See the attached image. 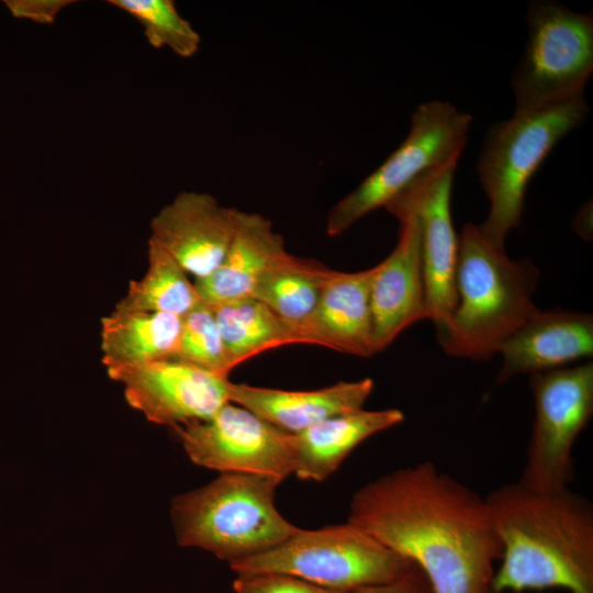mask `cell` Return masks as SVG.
Returning <instances> with one entry per match:
<instances>
[{
	"mask_svg": "<svg viewBox=\"0 0 593 593\" xmlns=\"http://www.w3.org/2000/svg\"><path fill=\"white\" fill-rule=\"evenodd\" d=\"M100 325L101 361L107 369L172 358L181 317L166 313L113 310L101 318Z\"/></svg>",
	"mask_w": 593,
	"mask_h": 593,
	"instance_id": "ffe728a7",
	"label": "cell"
},
{
	"mask_svg": "<svg viewBox=\"0 0 593 593\" xmlns=\"http://www.w3.org/2000/svg\"><path fill=\"white\" fill-rule=\"evenodd\" d=\"M457 165L432 171L385 205L388 212L409 210L418 221L428 320L443 329L457 304L458 236L450 198Z\"/></svg>",
	"mask_w": 593,
	"mask_h": 593,
	"instance_id": "7c38bea8",
	"label": "cell"
},
{
	"mask_svg": "<svg viewBox=\"0 0 593 593\" xmlns=\"http://www.w3.org/2000/svg\"><path fill=\"white\" fill-rule=\"evenodd\" d=\"M472 116L446 101L419 104L406 138L328 212L326 232L338 236L372 211L385 208L423 176L457 165Z\"/></svg>",
	"mask_w": 593,
	"mask_h": 593,
	"instance_id": "52a82bcc",
	"label": "cell"
},
{
	"mask_svg": "<svg viewBox=\"0 0 593 593\" xmlns=\"http://www.w3.org/2000/svg\"><path fill=\"white\" fill-rule=\"evenodd\" d=\"M328 272L329 268L317 261L288 253L260 278L253 298L294 327L300 335V327L318 303Z\"/></svg>",
	"mask_w": 593,
	"mask_h": 593,
	"instance_id": "7402d4cb",
	"label": "cell"
},
{
	"mask_svg": "<svg viewBox=\"0 0 593 593\" xmlns=\"http://www.w3.org/2000/svg\"><path fill=\"white\" fill-rule=\"evenodd\" d=\"M235 593H343L280 573L237 574Z\"/></svg>",
	"mask_w": 593,
	"mask_h": 593,
	"instance_id": "484cf974",
	"label": "cell"
},
{
	"mask_svg": "<svg viewBox=\"0 0 593 593\" xmlns=\"http://www.w3.org/2000/svg\"><path fill=\"white\" fill-rule=\"evenodd\" d=\"M348 522L417 567L433 593H492L502 545L485 497L430 461L361 486Z\"/></svg>",
	"mask_w": 593,
	"mask_h": 593,
	"instance_id": "6da1fadb",
	"label": "cell"
},
{
	"mask_svg": "<svg viewBox=\"0 0 593 593\" xmlns=\"http://www.w3.org/2000/svg\"><path fill=\"white\" fill-rule=\"evenodd\" d=\"M236 208L222 205L206 192L183 191L150 221V237L194 280L222 262L233 237Z\"/></svg>",
	"mask_w": 593,
	"mask_h": 593,
	"instance_id": "4fadbf2b",
	"label": "cell"
},
{
	"mask_svg": "<svg viewBox=\"0 0 593 593\" xmlns=\"http://www.w3.org/2000/svg\"><path fill=\"white\" fill-rule=\"evenodd\" d=\"M198 368L228 376L223 340L214 312L201 301L181 317L178 345L172 357Z\"/></svg>",
	"mask_w": 593,
	"mask_h": 593,
	"instance_id": "d4e9b609",
	"label": "cell"
},
{
	"mask_svg": "<svg viewBox=\"0 0 593 593\" xmlns=\"http://www.w3.org/2000/svg\"><path fill=\"white\" fill-rule=\"evenodd\" d=\"M374 267L342 272L329 269L318 303L300 327L304 344L370 357L376 354L370 288Z\"/></svg>",
	"mask_w": 593,
	"mask_h": 593,
	"instance_id": "2e32d148",
	"label": "cell"
},
{
	"mask_svg": "<svg viewBox=\"0 0 593 593\" xmlns=\"http://www.w3.org/2000/svg\"><path fill=\"white\" fill-rule=\"evenodd\" d=\"M201 298L183 268L163 248L148 240L147 269L131 280L127 291L115 304L120 312L166 313L182 317Z\"/></svg>",
	"mask_w": 593,
	"mask_h": 593,
	"instance_id": "603a6c76",
	"label": "cell"
},
{
	"mask_svg": "<svg viewBox=\"0 0 593 593\" xmlns=\"http://www.w3.org/2000/svg\"><path fill=\"white\" fill-rule=\"evenodd\" d=\"M371 378L342 381L316 390H282L230 381V402L238 404L272 426L298 434L324 419L363 409L372 393Z\"/></svg>",
	"mask_w": 593,
	"mask_h": 593,
	"instance_id": "e0dca14e",
	"label": "cell"
},
{
	"mask_svg": "<svg viewBox=\"0 0 593 593\" xmlns=\"http://www.w3.org/2000/svg\"><path fill=\"white\" fill-rule=\"evenodd\" d=\"M279 481L248 473H221L209 484L174 499L178 542L230 563L264 553L300 528L275 505Z\"/></svg>",
	"mask_w": 593,
	"mask_h": 593,
	"instance_id": "277c9868",
	"label": "cell"
},
{
	"mask_svg": "<svg viewBox=\"0 0 593 593\" xmlns=\"http://www.w3.org/2000/svg\"><path fill=\"white\" fill-rule=\"evenodd\" d=\"M493 593V592H492Z\"/></svg>",
	"mask_w": 593,
	"mask_h": 593,
	"instance_id": "f1b7e54d",
	"label": "cell"
},
{
	"mask_svg": "<svg viewBox=\"0 0 593 593\" xmlns=\"http://www.w3.org/2000/svg\"><path fill=\"white\" fill-rule=\"evenodd\" d=\"M210 305L231 370L265 350L302 343L294 327L255 298Z\"/></svg>",
	"mask_w": 593,
	"mask_h": 593,
	"instance_id": "44dd1931",
	"label": "cell"
},
{
	"mask_svg": "<svg viewBox=\"0 0 593 593\" xmlns=\"http://www.w3.org/2000/svg\"><path fill=\"white\" fill-rule=\"evenodd\" d=\"M350 593H433L423 572L415 567L406 575L393 582L359 588Z\"/></svg>",
	"mask_w": 593,
	"mask_h": 593,
	"instance_id": "83f0119b",
	"label": "cell"
},
{
	"mask_svg": "<svg viewBox=\"0 0 593 593\" xmlns=\"http://www.w3.org/2000/svg\"><path fill=\"white\" fill-rule=\"evenodd\" d=\"M126 402L149 422L171 427L213 416L230 402L228 376L167 358L107 368Z\"/></svg>",
	"mask_w": 593,
	"mask_h": 593,
	"instance_id": "8fae6325",
	"label": "cell"
},
{
	"mask_svg": "<svg viewBox=\"0 0 593 593\" xmlns=\"http://www.w3.org/2000/svg\"><path fill=\"white\" fill-rule=\"evenodd\" d=\"M230 566L237 574H288L343 593L393 582L415 568L349 522L300 528L279 546Z\"/></svg>",
	"mask_w": 593,
	"mask_h": 593,
	"instance_id": "8992f818",
	"label": "cell"
},
{
	"mask_svg": "<svg viewBox=\"0 0 593 593\" xmlns=\"http://www.w3.org/2000/svg\"><path fill=\"white\" fill-rule=\"evenodd\" d=\"M502 545L493 593L559 588L593 593V506L563 488L536 491L519 482L485 497Z\"/></svg>",
	"mask_w": 593,
	"mask_h": 593,
	"instance_id": "7a4b0ae2",
	"label": "cell"
},
{
	"mask_svg": "<svg viewBox=\"0 0 593 593\" xmlns=\"http://www.w3.org/2000/svg\"><path fill=\"white\" fill-rule=\"evenodd\" d=\"M497 384L516 374L546 372L593 355V316L538 310L500 348Z\"/></svg>",
	"mask_w": 593,
	"mask_h": 593,
	"instance_id": "9a60e30c",
	"label": "cell"
},
{
	"mask_svg": "<svg viewBox=\"0 0 593 593\" xmlns=\"http://www.w3.org/2000/svg\"><path fill=\"white\" fill-rule=\"evenodd\" d=\"M189 458L221 473L268 477L280 483L294 473L292 434L228 402L213 416L174 427Z\"/></svg>",
	"mask_w": 593,
	"mask_h": 593,
	"instance_id": "30bf717a",
	"label": "cell"
},
{
	"mask_svg": "<svg viewBox=\"0 0 593 593\" xmlns=\"http://www.w3.org/2000/svg\"><path fill=\"white\" fill-rule=\"evenodd\" d=\"M539 271L529 260H513L467 223L458 236L457 304L437 338L449 356L488 359L539 309L533 293Z\"/></svg>",
	"mask_w": 593,
	"mask_h": 593,
	"instance_id": "3957f363",
	"label": "cell"
},
{
	"mask_svg": "<svg viewBox=\"0 0 593 593\" xmlns=\"http://www.w3.org/2000/svg\"><path fill=\"white\" fill-rule=\"evenodd\" d=\"M535 418L518 480L536 491L568 488L572 449L593 414V363L530 374Z\"/></svg>",
	"mask_w": 593,
	"mask_h": 593,
	"instance_id": "9c48e42d",
	"label": "cell"
},
{
	"mask_svg": "<svg viewBox=\"0 0 593 593\" xmlns=\"http://www.w3.org/2000/svg\"><path fill=\"white\" fill-rule=\"evenodd\" d=\"M589 113L583 96L541 109L514 113L491 126L477 161L479 180L490 201L482 235L504 246L521 223L529 180L556 144L579 127Z\"/></svg>",
	"mask_w": 593,
	"mask_h": 593,
	"instance_id": "5b68a950",
	"label": "cell"
},
{
	"mask_svg": "<svg viewBox=\"0 0 593 593\" xmlns=\"http://www.w3.org/2000/svg\"><path fill=\"white\" fill-rule=\"evenodd\" d=\"M528 37L512 77L515 113L583 96L593 71V15L556 1H532Z\"/></svg>",
	"mask_w": 593,
	"mask_h": 593,
	"instance_id": "ba28073f",
	"label": "cell"
},
{
	"mask_svg": "<svg viewBox=\"0 0 593 593\" xmlns=\"http://www.w3.org/2000/svg\"><path fill=\"white\" fill-rule=\"evenodd\" d=\"M287 254L282 236L267 217L236 209L222 262L210 276L194 280V286L209 304L253 298L260 278Z\"/></svg>",
	"mask_w": 593,
	"mask_h": 593,
	"instance_id": "ac0fdd59",
	"label": "cell"
},
{
	"mask_svg": "<svg viewBox=\"0 0 593 593\" xmlns=\"http://www.w3.org/2000/svg\"><path fill=\"white\" fill-rule=\"evenodd\" d=\"M109 3L142 25L152 47L168 48L181 58H190L199 51L200 34L172 0H110Z\"/></svg>",
	"mask_w": 593,
	"mask_h": 593,
	"instance_id": "cb8c5ba5",
	"label": "cell"
},
{
	"mask_svg": "<svg viewBox=\"0 0 593 593\" xmlns=\"http://www.w3.org/2000/svg\"><path fill=\"white\" fill-rule=\"evenodd\" d=\"M400 221L395 247L374 266L370 288L376 351L385 349L403 331L428 318L419 225L409 210L389 212Z\"/></svg>",
	"mask_w": 593,
	"mask_h": 593,
	"instance_id": "5bb4252c",
	"label": "cell"
},
{
	"mask_svg": "<svg viewBox=\"0 0 593 593\" xmlns=\"http://www.w3.org/2000/svg\"><path fill=\"white\" fill-rule=\"evenodd\" d=\"M403 421L404 414L398 409H362L292 434L294 474L302 480H325L358 445Z\"/></svg>",
	"mask_w": 593,
	"mask_h": 593,
	"instance_id": "d6986e66",
	"label": "cell"
},
{
	"mask_svg": "<svg viewBox=\"0 0 593 593\" xmlns=\"http://www.w3.org/2000/svg\"><path fill=\"white\" fill-rule=\"evenodd\" d=\"M71 2L67 0H12L5 1V4L16 18L48 24Z\"/></svg>",
	"mask_w": 593,
	"mask_h": 593,
	"instance_id": "4316f807",
	"label": "cell"
}]
</instances>
